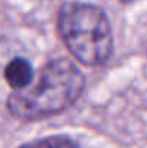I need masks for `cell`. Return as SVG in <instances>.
<instances>
[{
	"mask_svg": "<svg viewBox=\"0 0 147 148\" xmlns=\"http://www.w3.org/2000/svg\"><path fill=\"white\" fill-rule=\"evenodd\" d=\"M58 30L68 50L84 65L104 63L112 50L107 14L94 4L69 1L58 13Z\"/></svg>",
	"mask_w": 147,
	"mask_h": 148,
	"instance_id": "cell-2",
	"label": "cell"
},
{
	"mask_svg": "<svg viewBox=\"0 0 147 148\" xmlns=\"http://www.w3.org/2000/svg\"><path fill=\"white\" fill-rule=\"evenodd\" d=\"M7 53H9L7 43H6V40H4L3 38H0V66H1V63L4 62V59L7 58Z\"/></svg>",
	"mask_w": 147,
	"mask_h": 148,
	"instance_id": "cell-5",
	"label": "cell"
},
{
	"mask_svg": "<svg viewBox=\"0 0 147 148\" xmlns=\"http://www.w3.org/2000/svg\"><path fill=\"white\" fill-rule=\"evenodd\" d=\"M84 76L68 59H53L39 72L36 81L7 99L12 115L20 119H42L72 106L84 91Z\"/></svg>",
	"mask_w": 147,
	"mask_h": 148,
	"instance_id": "cell-1",
	"label": "cell"
},
{
	"mask_svg": "<svg viewBox=\"0 0 147 148\" xmlns=\"http://www.w3.org/2000/svg\"><path fill=\"white\" fill-rule=\"evenodd\" d=\"M4 78L9 86L14 91L25 89L33 81V68L25 58L16 56L7 62L4 68Z\"/></svg>",
	"mask_w": 147,
	"mask_h": 148,
	"instance_id": "cell-3",
	"label": "cell"
},
{
	"mask_svg": "<svg viewBox=\"0 0 147 148\" xmlns=\"http://www.w3.org/2000/svg\"><path fill=\"white\" fill-rule=\"evenodd\" d=\"M20 148H78L66 137H48L43 140L32 141L29 144H25Z\"/></svg>",
	"mask_w": 147,
	"mask_h": 148,
	"instance_id": "cell-4",
	"label": "cell"
},
{
	"mask_svg": "<svg viewBox=\"0 0 147 148\" xmlns=\"http://www.w3.org/2000/svg\"><path fill=\"white\" fill-rule=\"evenodd\" d=\"M120 1H124V3H130V1H133V0H120Z\"/></svg>",
	"mask_w": 147,
	"mask_h": 148,
	"instance_id": "cell-6",
	"label": "cell"
}]
</instances>
